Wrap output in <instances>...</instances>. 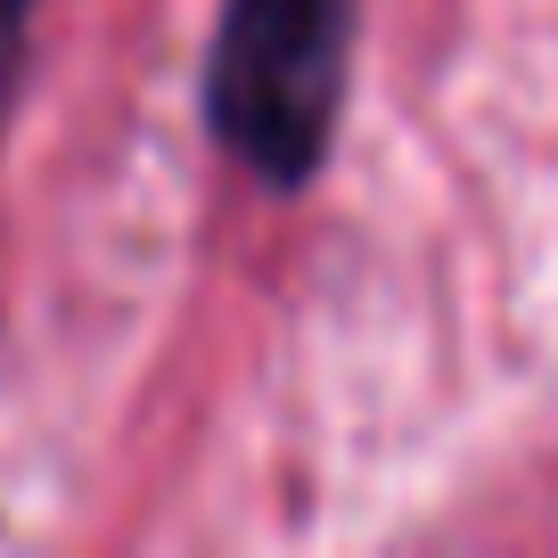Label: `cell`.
<instances>
[{
	"mask_svg": "<svg viewBox=\"0 0 558 558\" xmlns=\"http://www.w3.org/2000/svg\"><path fill=\"white\" fill-rule=\"evenodd\" d=\"M25 17H34V0H0V99H9V74L25 58Z\"/></svg>",
	"mask_w": 558,
	"mask_h": 558,
	"instance_id": "cell-2",
	"label": "cell"
},
{
	"mask_svg": "<svg viewBox=\"0 0 558 558\" xmlns=\"http://www.w3.org/2000/svg\"><path fill=\"white\" fill-rule=\"evenodd\" d=\"M353 0H230L206 66V116L263 181H304L337 132Z\"/></svg>",
	"mask_w": 558,
	"mask_h": 558,
	"instance_id": "cell-1",
	"label": "cell"
}]
</instances>
